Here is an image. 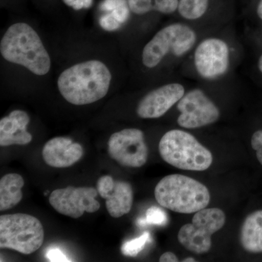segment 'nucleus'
Masks as SVG:
<instances>
[{"mask_svg":"<svg viewBox=\"0 0 262 262\" xmlns=\"http://www.w3.org/2000/svg\"><path fill=\"white\" fill-rule=\"evenodd\" d=\"M112 75L101 61L91 60L77 63L63 71L58 88L66 101L82 106L99 101L107 94Z\"/></svg>","mask_w":262,"mask_h":262,"instance_id":"1","label":"nucleus"},{"mask_svg":"<svg viewBox=\"0 0 262 262\" xmlns=\"http://www.w3.org/2000/svg\"><path fill=\"white\" fill-rule=\"evenodd\" d=\"M0 52L7 61L23 66L34 75L43 76L51 70V58L40 37L28 24L10 26L0 43Z\"/></svg>","mask_w":262,"mask_h":262,"instance_id":"2","label":"nucleus"},{"mask_svg":"<svg viewBox=\"0 0 262 262\" xmlns=\"http://www.w3.org/2000/svg\"><path fill=\"white\" fill-rule=\"evenodd\" d=\"M155 196L162 207L186 214L206 208L211 200L209 190L204 184L181 174L162 179L155 187Z\"/></svg>","mask_w":262,"mask_h":262,"instance_id":"3","label":"nucleus"},{"mask_svg":"<svg viewBox=\"0 0 262 262\" xmlns=\"http://www.w3.org/2000/svg\"><path fill=\"white\" fill-rule=\"evenodd\" d=\"M159 152L164 161L181 170L203 171L213 163L210 150L184 130L168 131L160 139Z\"/></svg>","mask_w":262,"mask_h":262,"instance_id":"4","label":"nucleus"},{"mask_svg":"<svg viewBox=\"0 0 262 262\" xmlns=\"http://www.w3.org/2000/svg\"><path fill=\"white\" fill-rule=\"evenodd\" d=\"M44 229L40 221L26 213L0 216V248L31 254L42 246Z\"/></svg>","mask_w":262,"mask_h":262,"instance_id":"5","label":"nucleus"},{"mask_svg":"<svg viewBox=\"0 0 262 262\" xmlns=\"http://www.w3.org/2000/svg\"><path fill=\"white\" fill-rule=\"evenodd\" d=\"M196 39L195 32L185 24L169 25L146 45L142 52L143 63L147 68H154L170 52L182 56L194 46Z\"/></svg>","mask_w":262,"mask_h":262,"instance_id":"6","label":"nucleus"},{"mask_svg":"<svg viewBox=\"0 0 262 262\" xmlns=\"http://www.w3.org/2000/svg\"><path fill=\"white\" fill-rule=\"evenodd\" d=\"M225 212L218 208H203L196 212L191 224L183 225L178 233L179 242L196 254L211 250V236L225 225Z\"/></svg>","mask_w":262,"mask_h":262,"instance_id":"7","label":"nucleus"},{"mask_svg":"<svg viewBox=\"0 0 262 262\" xmlns=\"http://www.w3.org/2000/svg\"><path fill=\"white\" fill-rule=\"evenodd\" d=\"M108 152L111 158L122 166L140 168L148 159L144 133L136 128L115 133L108 139Z\"/></svg>","mask_w":262,"mask_h":262,"instance_id":"8","label":"nucleus"},{"mask_svg":"<svg viewBox=\"0 0 262 262\" xmlns=\"http://www.w3.org/2000/svg\"><path fill=\"white\" fill-rule=\"evenodd\" d=\"M181 113L177 122L187 129L199 128L214 123L220 117L215 103L203 91L194 89L184 95L177 105Z\"/></svg>","mask_w":262,"mask_h":262,"instance_id":"9","label":"nucleus"},{"mask_svg":"<svg viewBox=\"0 0 262 262\" xmlns=\"http://www.w3.org/2000/svg\"><path fill=\"white\" fill-rule=\"evenodd\" d=\"M98 194L94 187H74L58 189L51 193L50 204L61 214L78 219L84 212L95 213L101 205L96 200Z\"/></svg>","mask_w":262,"mask_h":262,"instance_id":"10","label":"nucleus"},{"mask_svg":"<svg viewBox=\"0 0 262 262\" xmlns=\"http://www.w3.org/2000/svg\"><path fill=\"white\" fill-rule=\"evenodd\" d=\"M229 63L228 46L222 39L209 38L196 48L194 64L198 73L204 78L213 79L223 75Z\"/></svg>","mask_w":262,"mask_h":262,"instance_id":"11","label":"nucleus"},{"mask_svg":"<svg viewBox=\"0 0 262 262\" xmlns=\"http://www.w3.org/2000/svg\"><path fill=\"white\" fill-rule=\"evenodd\" d=\"M96 189L101 198L106 199V209L113 218H120L130 211L134 192L128 182L115 181L110 176H103L98 180Z\"/></svg>","mask_w":262,"mask_h":262,"instance_id":"12","label":"nucleus"},{"mask_svg":"<svg viewBox=\"0 0 262 262\" xmlns=\"http://www.w3.org/2000/svg\"><path fill=\"white\" fill-rule=\"evenodd\" d=\"M184 96V88L182 84H165L146 95L138 105L136 113L143 119L159 118Z\"/></svg>","mask_w":262,"mask_h":262,"instance_id":"13","label":"nucleus"},{"mask_svg":"<svg viewBox=\"0 0 262 262\" xmlns=\"http://www.w3.org/2000/svg\"><path fill=\"white\" fill-rule=\"evenodd\" d=\"M78 143L68 138L56 137L46 143L42 149L45 163L53 168H68L78 162L83 155Z\"/></svg>","mask_w":262,"mask_h":262,"instance_id":"14","label":"nucleus"},{"mask_svg":"<svg viewBox=\"0 0 262 262\" xmlns=\"http://www.w3.org/2000/svg\"><path fill=\"white\" fill-rule=\"evenodd\" d=\"M30 122L28 114L15 110L9 116L0 120V146L26 145L32 140V134L27 131Z\"/></svg>","mask_w":262,"mask_h":262,"instance_id":"15","label":"nucleus"},{"mask_svg":"<svg viewBox=\"0 0 262 262\" xmlns=\"http://www.w3.org/2000/svg\"><path fill=\"white\" fill-rule=\"evenodd\" d=\"M239 241L248 253H262V208L253 211L245 219L241 227Z\"/></svg>","mask_w":262,"mask_h":262,"instance_id":"16","label":"nucleus"},{"mask_svg":"<svg viewBox=\"0 0 262 262\" xmlns=\"http://www.w3.org/2000/svg\"><path fill=\"white\" fill-rule=\"evenodd\" d=\"M24 180L17 173H8L0 180V211H5L18 205L22 200Z\"/></svg>","mask_w":262,"mask_h":262,"instance_id":"17","label":"nucleus"},{"mask_svg":"<svg viewBox=\"0 0 262 262\" xmlns=\"http://www.w3.org/2000/svg\"><path fill=\"white\" fill-rule=\"evenodd\" d=\"M127 2L131 11L137 15L146 14L152 10L170 14L179 7L178 0H127Z\"/></svg>","mask_w":262,"mask_h":262,"instance_id":"18","label":"nucleus"},{"mask_svg":"<svg viewBox=\"0 0 262 262\" xmlns=\"http://www.w3.org/2000/svg\"><path fill=\"white\" fill-rule=\"evenodd\" d=\"M208 6V0H180L179 12L184 18L194 20L203 16Z\"/></svg>","mask_w":262,"mask_h":262,"instance_id":"19","label":"nucleus"},{"mask_svg":"<svg viewBox=\"0 0 262 262\" xmlns=\"http://www.w3.org/2000/svg\"><path fill=\"white\" fill-rule=\"evenodd\" d=\"M150 237L151 236L149 232H145L141 234L140 237L124 243L121 247L122 254L124 256H132V257L137 256L144 249V246L149 241Z\"/></svg>","mask_w":262,"mask_h":262,"instance_id":"20","label":"nucleus"},{"mask_svg":"<svg viewBox=\"0 0 262 262\" xmlns=\"http://www.w3.org/2000/svg\"><path fill=\"white\" fill-rule=\"evenodd\" d=\"M168 222L166 213L158 207L152 206L146 211L145 220H141L139 225L148 223L149 225H165Z\"/></svg>","mask_w":262,"mask_h":262,"instance_id":"21","label":"nucleus"},{"mask_svg":"<svg viewBox=\"0 0 262 262\" xmlns=\"http://www.w3.org/2000/svg\"><path fill=\"white\" fill-rule=\"evenodd\" d=\"M251 145L256 160L262 167V129L255 131L251 139Z\"/></svg>","mask_w":262,"mask_h":262,"instance_id":"22","label":"nucleus"},{"mask_svg":"<svg viewBox=\"0 0 262 262\" xmlns=\"http://www.w3.org/2000/svg\"><path fill=\"white\" fill-rule=\"evenodd\" d=\"M101 28L108 32L117 30L121 27L122 24L114 17L111 13L103 15L99 20Z\"/></svg>","mask_w":262,"mask_h":262,"instance_id":"23","label":"nucleus"},{"mask_svg":"<svg viewBox=\"0 0 262 262\" xmlns=\"http://www.w3.org/2000/svg\"><path fill=\"white\" fill-rule=\"evenodd\" d=\"M46 257L49 259L50 261H71V260H69L64 253L62 252L61 250L58 249V248L49 249L47 254H46Z\"/></svg>","mask_w":262,"mask_h":262,"instance_id":"24","label":"nucleus"},{"mask_svg":"<svg viewBox=\"0 0 262 262\" xmlns=\"http://www.w3.org/2000/svg\"><path fill=\"white\" fill-rule=\"evenodd\" d=\"M127 3H128L127 0H104L101 5V9L103 11L112 12Z\"/></svg>","mask_w":262,"mask_h":262,"instance_id":"25","label":"nucleus"},{"mask_svg":"<svg viewBox=\"0 0 262 262\" xmlns=\"http://www.w3.org/2000/svg\"><path fill=\"white\" fill-rule=\"evenodd\" d=\"M66 5L75 10L89 8L92 5L93 0H63Z\"/></svg>","mask_w":262,"mask_h":262,"instance_id":"26","label":"nucleus"},{"mask_svg":"<svg viewBox=\"0 0 262 262\" xmlns=\"http://www.w3.org/2000/svg\"><path fill=\"white\" fill-rule=\"evenodd\" d=\"M160 262H177L179 258L172 252L164 253L160 258Z\"/></svg>","mask_w":262,"mask_h":262,"instance_id":"27","label":"nucleus"},{"mask_svg":"<svg viewBox=\"0 0 262 262\" xmlns=\"http://www.w3.org/2000/svg\"><path fill=\"white\" fill-rule=\"evenodd\" d=\"M257 13L258 17L262 20V0L260 1L259 4H258Z\"/></svg>","mask_w":262,"mask_h":262,"instance_id":"28","label":"nucleus"},{"mask_svg":"<svg viewBox=\"0 0 262 262\" xmlns=\"http://www.w3.org/2000/svg\"><path fill=\"white\" fill-rule=\"evenodd\" d=\"M183 262H195L196 260L194 258L189 257L184 258L182 261Z\"/></svg>","mask_w":262,"mask_h":262,"instance_id":"29","label":"nucleus"},{"mask_svg":"<svg viewBox=\"0 0 262 262\" xmlns=\"http://www.w3.org/2000/svg\"><path fill=\"white\" fill-rule=\"evenodd\" d=\"M258 69L262 73V55L260 57L259 60H258Z\"/></svg>","mask_w":262,"mask_h":262,"instance_id":"30","label":"nucleus"}]
</instances>
